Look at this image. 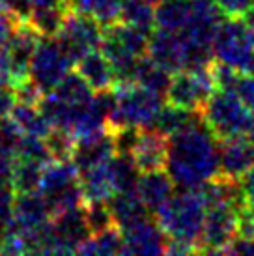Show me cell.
<instances>
[{
    "instance_id": "39",
    "label": "cell",
    "mask_w": 254,
    "mask_h": 256,
    "mask_svg": "<svg viewBox=\"0 0 254 256\" xmlns=\"http://www.w3.org/2000/svg\"><path fill=\"white\" fill-rule=\"evenodd\" d=\"M222 254H254V240L248 236L240 234L222 250Z\"/></svg>"
},
{
    "instance_id": "37",
    "label": "cell",
    "mask_w": 254,
    "mask_h": 256,
    "mask_svg": "<svg viewBox=\"0 0 254 256\" xmlns=\"http://www.w3.org/2000/svg\"><path fill=\"white\" fill-rule=\"evenodd\" d=\"M224 17L241 19L254 6V0H213Z\"/></svg>"
},
{
    "instance_id": "2",
    "label": "cell",
    "mask_w": 254,
    "mask_h": 256,
    "mask_svg": "<svg viewBox=\"0 0 254 256\" xmlns=\"http://www.w3.org/2000/svg\"><path fill=\"white\" fill-rule=\"evenodd\" d=\"M206 212L208 204L198 189H182L154 217L168 240L190 243L198 249Z\"/></svg>"
},
{
    "instance_id": "42",
    "label": "cell",
    "mask_w": 254,
    "mask_h": 256,
    "mask_svg": "<svg viewBox=\"0 0 254 256\" xmlns=\"http://www.w3.org/2000/svg\"><path fill=\"white\" fill-rule=\"evenodd\" d=\"M240 234L248 236L254 240V208L245 206L241 212V230Z\"/></svg>"
},
{
    "instance_id": "28",
    "label": "cell",
    "mask_w": 254,
    "mask_h": 256,
    "mask_svg": "<svg viewBox=\"0 0 254 256\" xmlns=\"http://www.w3.org/2000/svg\"><path fill=\"white\" fill-rule=\"evenodd\" d=\"M172 75L168 70H164L162 66H159L157 62H154L152 58L146 54L144 58H140V62L136 66V73H134V82L146 86L154 92L166 96V90L170 86Z\"/></svg>"
},
{
    "instance_id": "26",
    "label": "cell",
    "mask_w": 254,
    "mask_h": 256,
    "mask_svg": "<svg viewBox=\"0 0 254 256\" xmlns=\"http://www.w3.org/2000/svg\"><path fill=\"white\" fill-rule=\"evenodd\" d=\"M77 254H124V236L118 226H110L98 234H90L82 245L78 247Z\"/></svg>"
},
{
    "instance_id": "5",
    "label": "cell",
    "mask_w": 254,
    "mask_h": 256,
    "mask_svg": "<svg viewBox=\"0 0 254 256\" xmlns=\"http://www.w3.org/2000/svg\"><path fill=\"white\" fill-rule=\"evenodd\" d=\"M202 120L217 140L230 136L248 135L252 126V112L232 90L217 88L202 107Z\"/></svg>"
},
{
    "instance_id": "14",
    "label": "cell",
    "mask_w": 254,
    "mask_h": 256,
    "mask_svg": "<svg viewBox=\"0 0 254 256\" xmlns=\"http://www.w3.org/2000/svg\"><path fill=\"white\" fill-rule=\"evenodd\" d=\"M254 166V144L248 135L219 140V176L238 180Z\"/></svg>"
},
{
    "instance_id": "24",
    "label": "cell",
    "mask_w": 254,
    "mask_h": 256,
    "mask_svg": "<svg viewBox=\"0 0 254 256\" xmlns=\"http://www.w3.org/2000/svg\"><path fill=\"white\" fill-rule=\"evenodd\" d=\"M200 120H202V110H190V108L178 107L172 103H164L152 128L159 129L162 135L170 136L184 131V129H187L189 126Z\"/></svg>"
},
{
    "instance_id": "18",
    "label": "cell",
    "mask_w": 254,
    "mask_h": 256,
    "mask_svg": "<svg viewBox=\"0 0 254 256\" xmlns=\"http://www.w3.org/2000/svg\"><path fill=\"white\" fill-rule=\"evenodd\" d=\"M174 182L170 178L166 168L159 170H148L140 172V178L136 184V192L144 206L148 208L152 215H156L172 196H174Z\"/></svg>"
},
{
    "instance_id": "1",
    "label": "cell",
    "mask_w": 254,
    "mask_h": 256,
    "mask_svg": "<svg viewBox=\"0 0 254 256\" xmlns=\"http://www.w3.org/2000/svg\"><path fill=\"white\" fill-rule=\"evenodd\" d=\"M164 168L180 189H200L219 176V140L204 120L168 136Z\"/></svg>"
},
{
    "instance_id": "34",
    "label": "cell",
    "mask_w": 254,
    "mask_h": 256,
    "mask_svg": "<svg viewBox=\"0 0 254 256\" xmlns=\"http://www.w3.org/2000/svg\"><path fill=\"white\" fill-rule=\"evenodd\" d=\"M21 128L14 122L12 116L8 118H0V154L4 156H17V150H19V144H21L22 138Z\"/></svg>"
},
{
    "instance_id": "7",
    "label": "cell",
    "mask_w": 254,
    "mask_h": 256,
    "mask_svg": "<svg viewBox=\"0 0 254 256\" xmlns=\"http://www.w3.org/2000/svg\"><path fill=\"white\" fill-rule=\"evenodd\" d=\"M213 54L238 72L250 73L254 64V30L243 19L224 17L213 40Z\"/></svg>"
},
{
    "instance_id": "12",
    "label": "cell",
    "mask_w": 254,
    "mask_h": 256,
    "mask_svg": "<svg viewBox=\"0 0 254 256\" xmlns=\"http://www.w3.org/2000/svg\"><path fill=\"white\" fill-rule=\"evenodd\" d=\"M50 219H52V212H50L42 191L17 192L14 224L26 238L28 252H32V245H34L36 238L47 228Z\"/></svg>"
},
{
    "instance_id": "29",
    "label": "cell",
    "mask_w": 254,
    "mask_h": 256,
    "mask_svg": "<svg viewBox=\"0 0 254 256\" xmlns=\"http://www.w3.org/2000/svg\"><path fill=\"white\" fill-rule=\"evenodd\" d=\"M120 21L152 34L156 30V6L148 0H124Z\"/></svg>"
},
{
    "instance_id": "30",
    "label": "cell",
    "mask_w": 254,
    "mask_h": 256,
    "mask_svg": "<svg viewBox=\"0 0 254 256\" xmlns=\"http://www.w3.org/2000/svg\"><path fill=\"white\" fill-rule=\"evenodd\" d=\"M45 164L36 163V161H26V159H15V170L12 185L17 192H30L40 191L42 184V174Z\"/></svg>"
},
{
    "instance_id": "44",
    "label": "cell",
    "mask_w": 254,
    "mask_h": 256,
    "mask_svg": "<svg viewBox=\"0 0 254 256\" xmlns=\"http://www.w3.org/2000/svg\"><path fill=\"white\" fill-rule=\"evenodd\" d=\"M15 0H0V14H12Z\"/></svg>"
},
{
    "instance_id": "13",
    "label": "cell",
    "mask_w": 254,
    "mask_h": 256,
    "mask_svg": "<svg viewBox=\"0 0 254 256\" xmlns=\"http://www.w3.org/2000/svg\"><path fill=\"white\" fill-rule=\"evenodd\" d=\"M122 236L124 254H166L168 238L157 224L156 217H146L131 226L122 228Z\"/></svg>"
},
{
    "instance_id": "31",
    "label": "cell",
    "mask_w": 254,
    "mask_h": 256,
    "mask_svg": "<svg viewBox=\"0 0 254 256\" xmlns=\"http://www.w3.org/2000/svg\"><path fill=\"white\" fill-rule=\"evenodd\" d=\"M84 215L88 228H90V234H98L101 230L116 226L108 202H103V200H99V202H84Z\"/></svg>"
},
{
    "instance_id": "21",
    "label": "cell",
    "mask_w": 254,
    "mask_h": 256,
    "mask_svg": "<svg viewBox=\"0 0 254 256\" xmlns=\"http://www.w3.org/2000/svg\"><path fill=\"white\" fill-rule=\"evenodd\" d=\"M64 2L68 12L86 15L105 28L120 21L124 0H64Z\"/></svg>"
},
{
    "instance_id": "15",
    "label": "cell",
    "mask_w": 254,
    "mask_h": 256,
    "mask_svg": "<svg viewBox=\"0 0 254 256\" xmlns=\"http://www.w3.org/2000/svg\"><path fill=\"white\" fill-rule=\"evenodd\" d=\"M148 56L170 73L185 70V45L182 34L156 28L150 36Z\"/></svg>"
},
{
    "instance_id": "11",
    "label": "cell",
    "mask_w": 254,
    "mask_h": 256,
    "mask_svg": "<svg viewBox=\"0 0 254 256\" xmlns=\"http://www.w3.org/2000/svg\"><path fill=\"white\" fill-rule=\"evenodd\" d=\"M54 38L58 40L64 52L70 56V60L75 66L77 60H80L90 50H96L101 47L103 26L98 21L86 17V15L70 12L66 21H64V26Z\"/></svg>"
},
{
    "instance_id": "45",
    "label": "cell",
    "mask_w": 254,
    "mask_h": 256,
    "mask_svg": "<svg viewBox=\"0 0 254 256\" xmlns=\"http://www.w3.org/2000/svg\"><path fill=\"white\" fill-rule=\"evenodd\" d=\"M241 19H243V21L247 22V26H250V28L254 30V6L250 8V10H248L247 14L243 15V17H241Z\"/></svg>"
},
{
    "instance_id": "35",
    "label": "cell",
    "mask_w": 254,
    "mask_h": 256,
    "mask_svg": "<svg viewBox=\"0 0 254 256\" xmlns=\"http://www.w3.org/2000/svg\"><path fill=\"white\" fill-rule=\"evenodd\" d=\"M17 191L12 184H0V234L14 224Z\"/></svg>"
},
{
    "instance_id": "23",
    "label": "cell",
    "mask_w": 254,
    "mask_h": 256,
    "mask_svg": "<svg viewBox=\"0 0 254 256\" xmlns=\"http://www.w3.org/2000/svg\"><path fill=\"white\" fill-rule=\"evenodd\" d=\"M108 161L80 172V187H82L84 202H99V200L108 202L114 194L112 180H110V172H108Z\"/></svg>"
},
{
    "instance_id": "43",
    "label": "cell",
    "mask_w": 254,
    "mask_h": 256,
    "mask_svg": "<svg viewBox=\"0 0 254 256\" xmlns=\"http://www.w3.org/2000/svg\"><path fill=\"white\" fill-rule=\"evenodd\" d=\"M241 189H243V194H245L247 206L254 208V166L241 178Z\"/></svg>"
},
{
    "instance_id": "10",
    "label": "cell",
    "mask_w": 254,
    "mask_h": 256,
    "mask_svg": "<svg viewBox=\"0 0 254 256\" xmlns=\"http://www.w3.org/2000/svg\"><path fill=\"white\" fill-rule=\"evenodd\" d=\"M215 90H217V84L208 66L200 70H182L174 73L164 98H166V103H172L178 107L202 110L206 101L212 98Z\"/></svg>"
},
{
    "instance_id": "19",
    "label": "cell",
    "mask_w": 254,
    "mask_h": 256,
    "mask_svg": "<svg viewBox=\"0 0 254 256\" xmlns=\"http://www.w3.org/2000/svg\"><path fill=\"white\" fill-rule=\"evenodd\" d=\"M77 73L90 84L94 92L110 90L116 84V73L103 50H90L88 54L77 60Z\"/></svg>"
},
{
    "instance_id": "8",
    "label": "cell",
    "mask_w": 254,
    "mask_h": 256,
    "mask_svg": "<svg viewBox=\"0 0 254 256\" xmlns=\"http://www.w3.org/2000/svg\"><path fill=\"white\" fill-rule=\"evenodd\" d=\"M243 208L245 206L234 204V202H220V204L208 206L202 236L198 242L200 254H206V252L219 254L240 236Z\"/></svg>"
},
{
    "instance_id": "25",
    "label": "cell",
    "mask_w": 254,
    "mask_h": 256,
    "mask_svg": "<svg viewBox=\"0 0 254 256\" xmlns=\"http://www.w3.org/2000/svg\"><path fill=\"white\" fill-rule=\"evenodd\" d=\"M108 172H110L114 192L136 191V184L140 178V168L136 166L131 154L116 152L108 161Z\"/></svg>"
},
{
    "instance_id": "33",
    "label": "cell",
    "mask_w": 254,
    "mask_h": 256,
    "mask_svg": "<svg viewBox=\"0 0 254 256\" xmlns=\"http://www.w3.org/2000/svg\"><path fill=\"white\" fill-rule=\"evenodd\" d=\"M17 159H26V161H36V163L47 164L52 159L50 152L47 148V142L42 136L22 135L19 150H17Z\"/></svg>"
},
{
    "instance_id": "20",
    "label": "cell",
    "mask_w": 254,
    "mask_h": 256,
    "mask_svg": "<svg viewBox=\"0 0 254 256\" xmlns=\"http://www.w3.org/2000/svg\"><path fill=\"white\" fill-rule=\"evenodd\" d=\"M108 206L112 212L114 224L120 228H127L138 222V220L150 217L148 208L144 206V202L140 200L138 192L136 191H124V192H114L110 200H108Z\"/></svg>"
},
{
    "instance_id": "41",
    "label": "cell",
    "mask_w": 254,
    "mask_h": 256,
    "mask_svg": "<svg viewBox=\"0 0 254 256\" xmlns=\"http://www.w3.org/2000/svg\"><path fill=\"white\" fill-rule=\"evenodd\" d=\"M15 170V157L0 154V184H12Z\"/></svg>"
},
{
    "instance_id": "46",
    "label": "cell",
    "mask_w": 254,
    "mask_h": 256,
    "mask_svg": "<svg viewBox=\"0 0 254 256\" xmlns=\"http://www.w3.org/2000/svg\"><path fill=\"white\" fill-rule=\"evenodd\" d=\"M248 138H250L254 144V114H252V126H250V131H248Z\"/></svg>"
},
{
    "instance_id": "27",
    "label": "cell",
    "mask_w": 254,
    "mask_h": 256,
    "mask_svg": "<svg viewBox=\"0 0 254 256\" xmlns=\"http://www.w3.org/2000/svg\"><path fill=\"white\" fill-rule=\"evenodd\" d=\"M14 122L21 128L24 135H34V136H45L50 133L52 126L49 120L45 118V114L42 112L40 105H32V103H17L12 112Z\"/></svg>"
},
{
    "instance_id": "36",
    "label": "cell",
    "mask_w": 254,
    "mask_h": 256,
    "mask_svg": "<svg viewBox=\"0 0 254 256\" xmlns=\"http://www.w3.org/2000/svg\"><path fill=\"white\" fill-rule=\"evenodd\" d=\"M232 92L238 94V98H240V100L247 105L248 110L254 114V75L252 73H240V77L236 80Z\"/></svg>"
},
{
    "instance_id": "4",
    "label": "cell",
    "mask_w": 254,
    "mask_h": 256,
    "mask_svg": "<svg viewBox=\"0 0 254 256\" xmlns=\"http://www.w3.org/2000/svg\"><path fill=\"white\" fill-rule=\"evenodd\" d=\"M116 114L110 131L124 126L144 129L152 128L157 114L164 105V96L150 90L138 82H116Z\"/></svg>"
},
{
    "instance_id": "40",
    "label": "cell",
    "mask_w": 254,
    "mask_h": 256,
    "mask_svg": "<svg viewBox=\"0 0 254 256\" xmlns=\"http://www.w3.org/2000/svg\"><path fill=\"white\" fill-rule=\"evenodd\" d=\"M15 28V19L10 14H0V52L4 50L8 40Z\"/></svg>"
},
{
    "instance_id": "38",
    "label": "cell",
    "mask_w": 254,
    "mask_h": 256,
    "mask_svg": "<svg viewBox=\"0 0 254 256\" xmlns=\"http://www.w3.org/2000/svg\"><path fill=\"white\" fill-rule=\"evenodd\" d=\"M17 103H19V100H17L14 84L0 80V118L12 116Z\"/></svg>"
},
{
    "instance_id": "6",
    "label": "cell",
    "mask_w": 254,
    "mask_h": 256,
    "mask_svg": "<svg viewBox=\"0 0 254 256\" xmlns=\"http://www.w3.org/2000/svg\"><path fill=\"white\" fill-rule=\"evenodd\" d=\"M40 191L47 200L52 215L84 204L80 172L73 159H50L43 166Z\"/></svg>"
},
{
    "instance_id": "17",
    "label": "cell",
    "mask_w": 254,
    "mask_h": 256,
    "mask_svg": "<svg viewBox=\"0 0 254 256\" xmlns=\"http://www.w3.org/2000/svg\"><path fill=\"white\" fill-rule=\"evenodd\" d=\"M131 156L140 172L164 168L166 156H168V136L162 135L156 128L140 129V135H138V140L134 144Z\"/></svg>"
},
{
    "instance_id": "16",
    "label": "cell",
    "mask_w": 254,
    "mask_h": 256,
    "mask_svg": "<svg viewBox=\"0 0 254 256\" xmlns=\"http://www.w3.org/2000/svg\"><path fill=\"white\" fill-rule=\"evenodd\" d=\"M114 154H116V142H114L112 131L103 129L99 133L77 138L71 159L77 164L78 172H82L96 166V164L108 161Z\"/></svg>"
},
{
    "instance_id": "9",
    "label": "cell",
    "mask_w": 254,
    "mask_h": 256,
    "mask_svg": "<svg viewBox=\"0 0 254 256\" xmlns=\"http://www.w3.org/2000/svg\"><path fill=\"white\" fill-rule=\"evenodd\" d=\"M73 62L56 38H42L30 60V80L43 94L54 90L71 72Z\"/></svg>"
},
{
    "instance_id": "32",
    "label": "cell",
    "mask_w": 254,
    "mask_h": 256,
    "mask_svg": "<svg viewBox=\"0 0 254 256\" xmlns=\"http://www.w3.org/2000/svg\"><path fill=\"white\" fill-rule=\"evenodd\" d=\"M45 142H47L52 159H71L77 138L68 129L52 128L49 135L45 136Z\"/></svg>"
},
{
    "instance_id": "3",
    "label": "cell",
    "mask_w": 254,
    "mask_h": 256,
    "mask_svg": "<svg viewBox=\"0 0 254 256\" xmlns=\"http://www.w3.org/2000/svg\"><path fill=\"white\" fill-rule=\"evenodd\" d=\"M148 32L126 22H114L103 28V42L99 49L105 52L116 73V82H134V73L140 58L148 54Z\"/></svg>"
},
{
    "instance_id": "22",
    "label": "cell",
    "mask_w": 254,
    "mask_h": 256,
    "mask_svg": "<svg viewBox=\"0 0 254 256\" xmlns=\"http://www.w3.org/2000/svg\"><path fill=\"white\" fill-rule=\"evenodd\" d=\"M192 17V0H161L156 4V28L184 32Z\"/></svg>"
}]
</instances>
